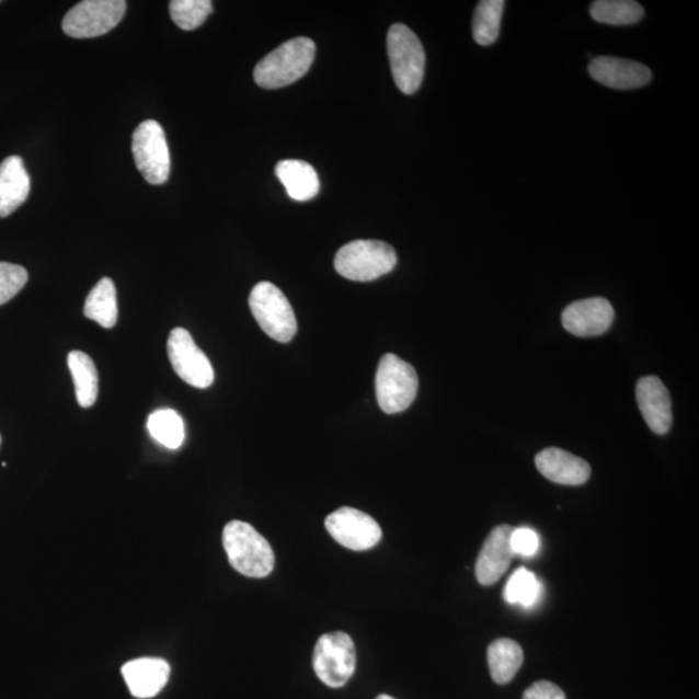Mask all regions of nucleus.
I'll list each match as a JSON object with an SVG mask.
<instances>
[{
    "label": "nucleus",
    "mask_w": 699,
    "mask_h": 699,
    "mask_svg": "<svg viewBox=\"0 0 699 699\" xmlns=\"http://www.w3.org/2000/svg\"><path fill=\"white\" fill-rule=\"evenodd\" d=\"M419 377L415 368L394 354L383 355L376 374V397L380 409L394 415L415 401Z\"/></svg>",
    "instance_id": "423d86ee"
},
{
    "label": "nucleus",
    "mask_w": 699,
    "mask_h": 699,
    "mask_svg": "<svg viewBox=\"0 0 699 699\" xmlns=\"http://www.w3.org/2000/svg\"><path fill=\"white\" fill-rule=\"evenodd\" d=\"M224 546L231 566L249 577H265L273 573L275 554L268 541L242 520H232L224 530Z\"/></svg>",
    "instance_id": "f03ea898"
},
{
    "label": "nucleus",
    "mask_w": 699,
    "mask_h": 699,
    "mask_svg": "<svg viewBox=\"0 0 699 699\" xmlns=\"http://www.w3.org/2000/svg\"><path fill=\"white\" fill-rule=\"evenodd\" d=\"M124 0H84L62 20V31L71 38H95L110 33L124 19Z\"/></svg>",
    "instance_id": "6e6552de"
},
{
    "label": "nucleus",
    "mask_w": 699,
    "mask_h": 699,
    "mask_svg": "<svg viewBox=\"0 0 699 699\" xmlns=\"http://www.w3.org/2000/svg\"><path fill=\"white\" fill-rule=\"evenodd\" d=\"M84 317L94 320L99 325L113 328L118 320L116 285L110 277H103L85 298Z\"/></svg>",
    "instance_id": "aec40b11"
},
{
    "label": "nucleus",
    "mask_w": 699,
    "mask_h": 699,
    "mask_svg": "<svg viewBox=\"0 0 699 699\" xmlns=\"http://www.w3.org/2000/svg\"><path fill=\"white\" fill-rule=\"evenodd\" d=\"M326 531L342 547L352 551H368L382 538L377 520L358 509L342 506L325 519Z\"/></svg>",
    "instance_id": "9b49d317"
},
{
    "label": "nucleus",
    "mask_w": 699,
    "mask_h": 699,
    "mask_svg": "<svg viewBox=\"0 0 699 699\" xmlns=\"http://www.w3.org/2000/svg\"><path fill=\"white\" fill-rule=\"evenodd\" d=\"M31 177L19 156L7 157L0 163V218L11 216L26 202Z\"/></svg>",
    "instance_id": "a211bd4d"
},
{
    "label": "nucleus",
    "mask_w": 699,
    "mask_h": 699,
    "mask_svg": "<svg viewBox=\"0 0 699 699\" xmlns=\"http://www.w3.org/2000/svg\"><path fill=\"white\" fill-rule=\"evenodd\" d=\"M488 661L492 680L503 686L511 683L523 666L524 651L515 640L497 639L489 646Z\"/></svg>",
    "instance_id": "412c9836"
},
{
    "label": "nucleus",
    "mask_w": 699,
    "mask_h": 699,
    "mask_svg": "<svg viewBox=\"0 0 699 699\" xmlns=\"http://www.w3.org/2000/svg\"><path fill=\"white\" fill-rule=\"evenodd\" d=\"M27 271L13 263L0 262V306L10 302L27 283Z\"/></svg>",
    "instance_id": "cd10ccee"
},
{
    "label": "nucleus",
    "mask_w": 699,
    "mask_h": 699,
    "mask_svg": "<svg viewBox=\"0 0 699 699\" xmlns=\"http://www.w3.org/2000/svg\"><path fill=\"white\" fill-rule=\"evenodd\" d=\"M637 399L641 415L651 431L660 435L667 434L673 425V404L665 383L655 376L640 378Z\"/></svg>",
    "instance_id": "2eb2a0df"
},
{
    "label": "nucleus",
    "mask_w": 699,
    "mask_h": 699,
    "mask_svg": "<svg viewBox=\"0 0 699 699\" xmlns=\"http://www.w3.org/2000/svg\"><path fill=\"white\" fill-rule=\"evenodd\" d=\"M376 699H396V698H392L388 695H381V696H378Z\"/></svg>",
    "instance_id": "7c9ffc66"
},
{
    "label": "nucleus",
    "mask_w": 699,
    "mask_h": 699,
    "mask_svg": "<svg viewBox=\"0 0 699 699\" xmlns=\"http://www.w3.org/2000/svg\"><path fill=\"white\" fill-rule=\"evenodd\" d=\"M170 16L183 31H195L213 12L210 0H173L169 4Z\"/></svg>",
    "instance_id": "bb28decb"
},
{
    "label": "nucleus",
    "mask_w": 699,
    "mask_h": 699,
    "mask_svg": "<svg viewBox=\"0 0 699 699\" xmlns=\"http://www.w3.org/2000/svg\"><path fill=\"white\" fill-rule=\"evenodd\" d=\"M523 699H566V696L551 681H537L525 691Z\"/></svg>",
    "instance_id": "c756f323"
},
{
    "label": "nucleus",
    "mask_w": 699,
    "mask_h": 699,
    "mask_svg": "<svg viewBox=\"0 0 699 699\" xmlns=\"http://www.w3.org/2000/svg\"><path fill=\"white\" fill-rule=\"evenodd\" d=\"M68 366L73 378L77 402L82 409L94 405L99 394V375L94 360L82 352L69 353Z\"/></svg>",
    "instance_id": "4be33fe9"
},
{
    "label": "nucleus",
    "mask_w": 699,
    "mask_h": 699,
    "mask_svg": "<svg viewBox=\"0 0 699 699\" xmlns=\"http://www.w3.org/2000/svg\"><path fill=\"white\" fill-rule=\"evenodd\" d=\"M588 71L596 82L615 90L640 89L652 81V71L644 64L615 56L595 57Z\"/></svg>",
    "instance_id": "ddd939ff"
},
{
    "label": "nucleus",
    "mask_w": 699,
    "mask_h": 699,
    "mask_svg": "<svg viewBox=\"0 0 699 699\" xmlns=\"http://www.w3.org/2000/svg\"><path fill=\"white\" fill-rule=\"evenodd\" d=\"M505 2L503 0H482L478 3L473 16V38L480 46H491L501 34V24Z\"/></svg>",
    "instance_id": "b1692460"
},
{
    "label": "nucleus",
    "mask_w": 699,
    "mask_h": 699,
    "mask_svg": "<svg viewBox=\"0 0 699 699\" xmlns=\"http://www.w3.org/2000/svg\"><path fill=\"white\" fill-rule=\"evenodd\" d=\"M512 531L509 525L496 526L484 540L475 563L477 581L482 586H492L501 580L515 558L511 547Z\"/></svg>",
    "instance_id": "4468645a"
},
{
    "label": "nucleus",
    "mask_w": 699,
    "mask_h": 699,
    "mask_svg": "<svg viewBox=\"0 0 699 699\" xmlns=\"http://www.w3.org/2000/svg\"><path fill=\"white\" fill-rule=\"evenodd\" d=\"M615 317V309L608 299L588 298L569 305L562 312V324L574 336L596 337L609 330Z\"/></svg>",
    "instance_id": "f8f14e48"
},
{
    "label": "nucleus",
    "mask_w": 699,
    "mask_h": 699,
    "mask_svg": "<svg viewBox=\"0 0 699 699\" xmlns=\"http://www.w3.org/2000/svg\"><path fill=\"white\" fill-rule=\"evenodd\" d=\"M275 173L287 190L289 197L296 202H310L318 196L319 176L310 163L299 160H284L277 163Z\"/></svg>",
    "instance_id": "6ab92c4d"
},
{
    "label": "nucleus",
    "mask_w": 699,
    "mask_h": 699,
    "mask_svg": "<svg viewBox=\"0 0 699 699\" xmlns=\"http://www.w3.org/2000/svg\"><path fill=\"white\" fill-rule=\"evenodd\" d=\"M541 584L534 573L520 568L509 577L504 589L506 603L519 604L524 608H531L540 597Z\"/></svg>",
    "instance_id": "a878e982"
},
{
    "label": "nucleus",
    "mask_w": 699,
    "mask_h": 699,
    "mask_svg": "<svg viewBox=\"0 0 699 699\" xmlns=\"http://www.w3.org/2000/svg\"><path fill=\"white\" fill-rule=\"evenodd\" d=\"M133 156L141 175L149 184L169 180L171 160L162 126L153 119L141 123L133 134Z\"/></svg>",
    "instance_id": "1a4fd4ad"
},
{
    "label": "nucleus",
    "mask_w": 699,
    "mask_h": 699,
    "mask_svg": "<svg viewBox=\"0 0 699 699\" xmlns=\"http://www.w3.org/2000/svg\"><path fill=\"white\" fill-rule=\"evenodd\" d=\"M589 12L597 23L617 26L637 24L644 18L643 5L633 0H597Z\"/></svg>",
    "instance_id": "5701e85b"
},
{
    "label": "nucleus",
    "mask_w": 699,
    "mask_h": 699,
    "mask_svg": "<svg viewBox=\"0 0 699 699\" xmlns=\"http://www.w3.org/2000/svg\"><path fill=\"white\" fill-rule=\"evenodd\" d=\"M312 666L326 687L346 686L356 667V649L353 639L341 631L323 634L313 649Z\"/></svg>",
    "instance_id": "0eeeda50"
},
{
    "label": "nucleus",
    "mask_w": 699,
    "mask_h": 699,
    "mask_svg": "<svg viewBox=\"0 0 699 699\" xmlns=\"http://www.w3.org/2000/svg\"><path fill=\"white\" fill-rule=\"evenodd\" d=\"M147 427L153 439L170 449L183 445L185 432L183 419L170 409L157 410L149 415Z\"/></svg>",
    "instance_id": "393cba45"
},
{
    "label": "nucleus",
    "mask_w": 699,
    "mask_h": 699,
    "mask_svg": "<svg viewBox=\"0 0 699 699\" xmlns=\"http://www.w3.org/2000/svg\"><path fill=\"white\" fill-rule=\"evenodd\" d=\"M249 308L255 322L268 337L288 344L297 333V319L288 298L273 283L255 285L249 296Z\"/></svg>",
    "instance_id": "20e7f679"
},
{
    "label": "nucleus",
    "mask_w": 699,
    "mask_h": 699,
    "mask_svg": "<svg viewBox=\"0 0 699 699\" xmlns=\"http://www.w3.org/2000/svg\"><path fill=\"white\" fill-rule=\"evenodd\" d=\"M511 547L513 553L523 555V558H532L537 554L540 547V538L537 531L529 527H519L513 529L511 534Z\"/></svg>",
    "instance_id": "c85d7f7f"
},
{
    "label": "nucleus",
    "mask_w": 699,
    "mask_h": 699,
    "mask_svg": "<svg viewBox=\"0 0 699 699\" xmlns=\"http://www.w3.org/2000/svg\"><path fill=\"white\" fill-rule=\"evenodd\" d=\"M388 54L392 77L405 95L415 94L425 75V51L409 26L396 24L388 34Z\"/></svg>",
    "instance_id": "39448f33"
},
{
    "label": "nucleus",
    "mask_w": 699,
    "mask_h": 699,
    "mask_svg": "<svg viewBox=\"0 0 699 699\" xmlns=\"http://www.w3.org/2000/svg\"><path fill=\"white\" fill-rule=\"evenodd\" d=\"M0 445H2V435H0Z\"/></svg>",
    "instance_id": "2f4dec72"
},
{
    "label": "nucleus",
    "mask_w": 699,
    "mask_h": 699,
    "mask_svg": "<svg viewBox=\"0 0 699 699\" xmlns=\"http://www.w3.org/2000/svg\"><path fill=\"white\" fill-rule=\"evenodd\" d=\"M168 354L175 374L184 382L197 389L211 387L216 377L211 363L187 330L175 328L170 332Z\"/></svg>",
    "instance_id": "9d476101"
},
{
    "label": "nucleus",
    "mask_w": 699,
    "mask_h": 699,
    "mask_svg": "<svg viewBox=\"0 0 699 699\" xmlns=\"http://www.w3.org/2000/svg\"><path fill=\"white\" fill-rule=\"evenodd\" d=\"M394 248L376 240H356L342 247L334 259V268L345 279L373 282L394 270Z\"/></svg>",
    "instance_id": "7ed1b4c3"
},
{
    "label": "nucleus",
    "mask_w": 699,
    "mask_h": 699,
    "mask_svg": "<svg viewBox=\"0 0 699 699\" xmlns=\"http://www.w3.org/2000/svg\"><path fill=\"white\" fill-rule=\"evenodd\" d=\"M317 46L310 38L283 43L256 64L254 81L262 89H282L308 73L316 59Z\"/></svg>",
    "instance_id": "f257e3e1"
},
{
    "label": "nucleus",
    "mask_w": 699,
    "mask_h": 699,
    "mask_svg": "<svg viewBox=\"0 0 699 699\" xmlns=\"http://www.w3.org/2000/svg\"><path fill=\"white\" fill-rule=\"evenodd\" d=\"M535 463L547 480L563 486H580L591 477V467L586 460L560 448L543 449L535 458Z\"/></svg>",
    "instance_id": "dca6fc26"
},
{
    "label": "nucleus",
    "mask_w": 699,
    "mask_h": 699,
    "mask_svg": "<svg viewBox=\"0 0 699 699\" xmlns=\"http://www.w3.org/2000/svg\"><path fill=\"white\" fill-rule=\"evenodd\" d=\"M124 679L134 697L152 698L165 688L170 666L160 658H139L127 662L123 667Z\"/></svg>",
    "instance_id": "f3484780"
}]
</instances>
